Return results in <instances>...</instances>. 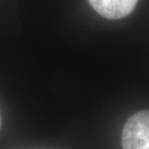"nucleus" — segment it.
Instances as JSON below:
<instances>
[{
    "mask_svg": "<svg viewBox=\"0 0 149 149\" xmlns=\"http://www.w3.org/2000/svg\"><path fill=\"white\" fill-rule=\"evenodd\" d=\"M122 149H149V109L137 112L125 122Z\"/></svg>",
    "mask_w": 149,
    "mask_h": 149,
    "instance_id": "1",
    "label": "nucleus"
},
{
    "mask_svg": "<svg viewBox=\"0 0 149 149\" xmlns=\"http://www.w3.org/2000/svg\"><path fill=\"white\" fill-rule=\"evenodd\" d=\"M88 3L101 16L108 20H119L134 10L138 0H88Z\"/></svg>",
    "mask_w": 149,
    "mask_h": 149,
    "instance_id": "2",
    "label": "nucleus"
},
{
    "mask_svg": "<svg viewBox=\"0 0 149 149\" xmlns=\"http://www.w3.org/2000/svg\"><path fill=\"white\" fill-rule=\"evenodd\" d=\"M0 128H1V114H0Z\"/></svg>",
    "mask_w": 149,
    "mask_h": 149,
    "instance_id": "3",
    "label": "nucleus"
}]
</instances>
